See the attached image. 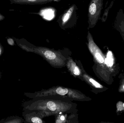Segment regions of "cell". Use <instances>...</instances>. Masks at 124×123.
Returning a JSON list of instances; mask_svg holds the SVG:
<instances>
[{
    "label": "cell",
    "instance_id": "8fae6325",
    "mask_svg": "<svg viewBox=\"0 0 124 123\" xmlns=\"http://www.w3.org/2000/svg\"><path fill=\"white\" fill-rule=\"evenodd\" d=\"M15 40L14 38H9L7 39V43L9 45H11V46H14L15 45Z\"/></svg>",
    "mask_w": 124,
    "mask_h": 123
},
{
    "label": "cell",
    "instance_id": "5b68a950",
    "mask_svg": "<svg viewBox=\"0 0 124 123\" xmlns=\"http://www.w3.org/2000/svg\"><path fill=\"white\" fill-rule=\"evenodd\" d=\"M47 108L50 110L52 111H55L57 109V105L54 102L49 101L47 103Z\"/></svg>",
    "mask_w": 124,
    "mask_h": 123
},
{
    "label": "cell",
    "instance_id": "9a60e30c",
    "mask_svg": "<svg viewBox=\"0 0 124 123\" xmlns=\"http://www.w3.org/2000/svg\"><path fill=\"white\" fill-rule=\"evenodd\" d=\"M112 55V53L111 52H109L108 53V55H107V57H111Z\"/></svg>",
    "mask_w": 124,
    "mask_h": 123
},
{
    "label": "cell",
    "instance_id": "4fadbf2b",
    "mask_svg": "<svg viewBox=\"0 0 124 123\" xmlns=\"http://www.w3.org/2000/svg\"><path fill=\"white\" fill-rule=\"evenodd\" d=\"M4 52V48L0 42V56H1Z\"/></svg>",
    "mask_w": 124,
    "mask_h": 123
},
{
    "label": "cell",
    "instance_id": "8992f818",
    "mask_svg": "<svg viewBox=\"0 0 124 123\" xmlns=\"http://www.w3.org/2000/svg\"><path fill=\"white\" fill-rule=\"evenodd\" d=\"M56 92L58 94L64 95L68 94V90L67 89H62L61 87H59L56 90Z\"/></svg>",
    "mask_w": 124,
    "mask_h": 123
},
{
    "label": "cell",
    "instance_id": "2e32d148",
    "mask_svg": "<svg viewBox=\"0 0 124 123\" xmlns=\"http://www.w3.org/2000/svg\"><path fill=\"white\" fill-rule=\"evenodd\" d=\"M60 118L62 121H64L65 120V117H64V116H62Z\"/></svg>",
    "mask_w": 124,
    "mask_h": 123
},
{
    "label": "cell",
    "instance_id": "e0dca14e",
    "mask_svg": "<svg viewBox=\"0 0 124 123\" xmlns=\"http://www.w3.org/2000/svg\"><path fill=\"white\" fill-rule=\"evenodd\" d=\"M1 77H2V73L1 72H0V80L1 78Z\"/></svg>",
    "mask_w": 124,
    "mask_h": 123
},
{
    "label": "cell",
    "instance_id": "9c48e42d",
    "mask_svg": "<svg viewBox=\"0 0 124 123\" xmlns=\"http://www.w3.org/2000/svg\"><path fill=\"white\" fill-rule=\"evenodd\" d=\"M89 81L95 87H97V88H102V87L101 84H100L99 83H98L97 82H96V81H95L93 79H90Z\"/></svg>",
    "mask_w": 124,
    "mask_h": 123
},
{
    "label": "cell",
    "instance_id": "7c38bea8",
    "mask_svg": "<svg viewBox=\"0 0 124 123\" xmlns=\"http://www.w3.org/2000/svg\"><path fill=\"white\" fill-rule=\"evenodd\" d=\"M73 73L74 74L77 75V76L79 75V74H80V71H79V69L78 68V67L76 66H74V67L73 66Z\"/></svg>",
    "mask_w": 124,
    "mask_h": 123
},
{
    "label": "cell",
    "instance_id": "d6986e66",
    "mask_svg": "<svg viewBox=\"0 0 124 123\" xmlns=\"http://www.w3.org/2000/svg\"></svg>",
    "mask_w": 124,
    "mask_h": 123
},
{
    "label": "cell",
    "instance_id": "30bf717a",
    "mask_svg": "<svg viewBox=\"0 0 124 123\" xmlns=\"http://www.w3.org/2000/svg\"><path fill=\"white\" fill-rule=\"evenodd\" d=\"M31 121L32 123H41L42 121L41 119L37 117H33L31 119Z\"/></svg>",
    "mask_w": 124,
    "mask_h": 123
},
{
    "label": "cell",
    "instance_id": "52a82bcc",
    "mask_svg": "<svg viewBox=\"0 0 124 123\" xmlns=\"http://www.w3.org/2000/svg\"><path fill=\"white\" fill-rule=\"evenodd\" d=\"M95 56L97 60L100 63H103L104 62L103 58L99 53H96L95 54Z\"/></svg>",
    "mask_w": 124,
    "mask_h": 123
},
{
    "label": "cell",
    "instance_id": "ac0fdd59",
    "mask_svg": "<svg viewBox=\"0 0 124 123\" xmlns=\"http://www.w3.org/2000/svg\"></svg>",
    "mask_w": 124,
    "mask_h": 123
},
{
    "label": "cell",
    "instance_id": "6da1fadb",
    "mask_svg": "<svg viewBox=\"0 0 124 123\" xmlns=\"http://www.w3.org/2000/svg\"><path fill=\"white\" fill-rule=\"evenodd\" d=\"M76 5H73L67 9L62 15L61 17L59 19V25L61 27H65L68 24L74 14V12L76 10Z\"/></svg>",
    "mask_w": 124,
    "mask_h": 123
},
{
    "label": "cell",
    "instance_id": "3957f363",
    "mask_svg": "<svg viewBox=\"0 0 124 123\" xmlns=\"http://www.w3.org/2000/svg\"><path fill=\"white\" fill-rule=\"evenodd\" d=\"M23 122V120L22 118L16 116H10L0 121V123H21Z\"/></svg>",
    "mask_w": 124,
    "mask_h": 123
},
{
    "label": "cell",
    "instance_id": "7a4b0ae2",
    "mask_svg": "<svg viewBox=\"0 0 124 123\" xmlns=\"http://www.w3.org/2000/svg\"><path fill=\"white\" fill-rule=\"evenodd\" d=\"M60 0H9L11 4H44L53 1H59Z\"/></svg>",
    "mask_w": 124,
    "mask_h": 123
},
{
    "label": "cell",
    "instance_id": "277c9868",
    "mask_svg": "<svg viewBox=\"0 0 124 123\" xmlns=\"http://www.w3.org/2000/svg\"><path fill=\"white\" fill-rule=\"evenodd\" d=\"M44 55L46 58L49 60H54L55 59L56 57L55 53L52 51L49 50H47L45 51Z\"/></svg>",
    "mask_w": 124,
    "mask_h": 123
},
{
    "label": "cell",
    "instance_id": "ba28073f",
    "mask_svg": "<svg viewBox=\"0 0 124 123\" xmlns=\"http://www.w3.org/2000/svg\"><path fill=\"white\" fill-rule=\"evenodd\" d=\"M105 63L108 66H111L113 64V59L111 58V57H108L106 59Z\"/></svg>",
    "mask_w": 124,
    "mask_h": 123
},
{
    "label": "cell",
    "instance_id": "5bb4252c",
    "mask_svg": "<svg viewBox=\"0 0 124 123\" xmlns=\"http://www.w3.org/2000/svg\"><path fill=\"white\" fill-rule=\"evenodd\" d=\"M5 16L0 13V21L3 20L5 19Z\"/></svg>",
    "mask_w": 124,
    "mask_h": 123
}]
</instances>
